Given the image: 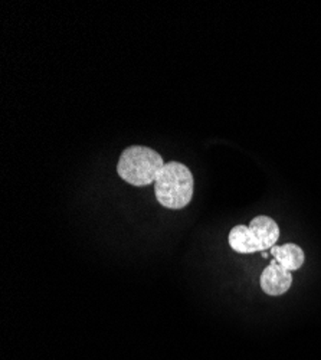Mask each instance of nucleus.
I'll return each mask as SVG.
<instances>
[{"mask_svg": "<svg viewBox=\"0 0 321 360\" xmlns=\"http://www.w3.org/2000/svg\"><path fill=\"white\" fill-rule=\"evenodd\" d=\"M195 192V179L190 169L179 162L164 165L155 182V195L159 203L167 209L186 207Z\"/></svg>", "mask_w": 321, "mask_h": 360, "instance_id": "f257e3e1", "label": "nucleus"}, {"mask_svg": "<svg viewBox=\"0 0 321 360\" xmlns=\"http://www.w3.org/2000/svg\"><path fill=\"white\" fill-rule=\"evenodd\" d=\"M164 165L163 158L156 150L148 146L134 144L122 153L117 165V173L124 182L141 188L155 184Z\"/></svg>", "mask_w": 321, "mask_h": 360, "instance_id": "f03ea898", "label": "nucleus"}, {"mask_svg": "<svg viewBox=\"0 0 321 360\" xmlns=\"http://www.w3.org/2000/svg\"><path fill=\"white\" fill-rule=\"evenodd\" d=\"M273 258L282 266L287 271H297L306 262V254L301 247L297 244H284V245H274L270 250Z\"/></svg>", "mask_w": 321, "mask_h": 360, "instance_id": "423d86ee", "label": "nucleus"}, {"mask_svg": "<svg viewBox=\"0 0 321 360\" xmlns=\"http://www.w3.org/2000/svg\"><path fill=\"white\" fill-rule=\"evenodd\" d=\"M229 247L238 254H254L264 252V247L255 238L249 225H235L228 235Z\"/></svg>", "mask_w": 321, "mask_h": 360, "instance_id": "20e7f679", "label": "nucleus"}, {"mask_svg": "<svg viewBox=\"0 0 321 360\" xmlns=\"http://www.w3.org/2000/svg\"><path fill=\"white\" fill-rule=\"evenodd\" d=\"M249 229L255 235V238L264 247V250H271L280 238V226L278 224L266 215L255 217L249 222Z\"/></svg>", "mask_w": 321, "mask_h": 360, "instance_id": "39448f33", "label": "nucleus"}, {"mask_svg": "<svg viewBox=\"0 0 321 360\" xmlns=\"http://www.w3.org/2000/svg\"><path fill=\"white\" fill-rule=\"evenodd\" d=\"M259 284L262 291L268 295H282L293 285V274L282 268L275 259H273L270 265L262 271Z\"/></svg>", "mask_w": 321, "mask_h": 360, "instance_id": "7ed1b4c3", "label": "nucleus"}, {"mask_svg": "<svg viewBox=\"0 0 321 360\" xmlns=\"http://www.w3.org/2000/svg\"><path fill=\"white\" fill-rule=\"evenodd\" d=\"M271 254L270 252H262V257H264V258H268Z\"/></svg>", "mask_w": 321, "mask_h": 360, "instance_id": "0eeeda50", "label": "nucleus"}]
</instances>
